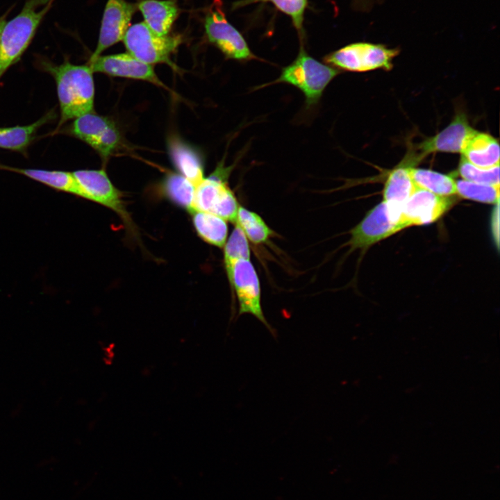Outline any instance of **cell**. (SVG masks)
Masks as SVG:
<instances>
[{
  "label": "cell",
  "instance_id": "6da1fadb",
  "mask_svg": "<svg viewBox=\"0 0 500 500\" xmlns=\"http://www.w3.org/2000/svg\"><path fill=\"white\" fill-rule=\"evenodd\" d=\"M41 67L53 77L56 83L60 108L57 129L71 119L93 112L94 83L93 72L88 64L77 65L65 60L55 65L42 61Z\"/></svg>",
  "mask_w": 500,
  "mask_h": 500
},
{
  "label": "cell",
  "instance_id": "7a4b0ae2",
  "mask_svg": "<svg viewBox=\"0 0 500 500\" xmlns=\"http://www.w3.org/2000/svg\"><path fill=\"white\" fill-rule=\"evenodd\" d=\"M55 0H26L21 12L6 22L0 34V79L19 60Z\"/></svg>",
  "mask_w": 500,
  "mask_h": 500
},
{
  "label": "cell",
  "instance_id": "3957f363",
  "mask_svg": "<svg viewBox=\"0 0 500 500\" xmlns=\"http://www.w3.org/2000/svg\"><path fill=\"white\" fill-rule=\"evenodd\" d=\"M338 74V69L317 60L301 47L295 60L283 67L271 84L294 86L303 94L306 106L312 107L317 104L326 86Z\"/></svg>",
  "mask_w": 500,
  "mask_h": 500
},
{
  "label": "cell",
  "instance_id": "277c9868",
  "mask_svg": "<svg viewBox=\"0 0 500 500\" xmlns=\"http://www.w3.org/2000/svg\"><path fill=\"white\" fill-rule=\"evenodd\" d=\"M231 169L232 167H225L221 162L209 176L196 185L194 212H210L235 223L240 205L228 185Z\"/></svg>",
  "mask_w": 500,
  "mask_h": 500
},
{
  "label": "cell",
  "instance_id": "5b68a950",
  "mask_svg": "<svg viewBox=\"0 0 500 500\" xmlns=\"http://www.w3.org/2000/svg\"><path fill=\"white\" fill-rule=\"evenodd\" d=\"M122 40L128 53L139 60L152 65L166 63L173 67L170 56L183 42V36L158 35L142 22L129 26Z\"/></svg>",
  "mask_w": 500,
  "mask_h": 500
},
{
  "label": "cell",
  "instance_id": "8992f818",
  "mask_svg": "<svg viewBox=\"0 0 500 500\" xmlns=\"http://www.w3.org/2000/svg\"><path fill=\"white\" fill-rule=\"evenodd\" d=\"M399 53L383 44L356 42L348 44L324 57L332 67L350 72H364L376 69L390 70Z\"/></svg>",
  "mask_w": 500,
  "mask_h": 500
},
{
  "label": "cell",
  "instance_id": "52a82bcc",
  "mask_svg": "<svg viewBox=\"0 0 500 500\" xmlns=\"http://www.w3.org/2000/svg\"><path fill=\"white\" fill-rule=\"evenodd\" d=\"M406 228L401 207L383 201L351 231L348 244L351 249H365Z\"/></svg>",
  "mask_w": 500,
  "mask_h": 500
},
{
  "label": "cell",
  "instance_id": "ba28073f",
  "mask_svg": "<svg viewBox=\"0 0 500 500\" xmlns=\"http://www.w3.org/2000/svg\"><path fill=\"white\" fill-rule=\"evenodd\" d=\"M208 40L228 58L249 61L257 57L242 34L227 20L221 0H213L204 21Z\"/></svg>",
  "mask_w": 500,
  "mask_h": 500
},
{
  "label": "cell",
  "instance_id": "9c48e42d",
  "mask_svg": "<svg viewBox=\"0 0 500 500\" xmlns=\"http://www.w3.org/2000/svg\"><path fill=\"white\" fill-rule=\"evenodd\" d=\"M69 133L83 141L106 159L121 144V135L109 118L89 112L74 119Z\"/></svg>",
  "mask_w": 500,
  "mask_h": 500
},
{
  "label": "cell",
  "instance_id": "30bf717a",
  "mask_svg": "<svg viewBox=\"0 0 500 500\" xmlns=\"http://www.w3.org/2000/svg\"><path fill=\"white\" fill-rule=\"evenodd\" d=\"M229 284L238 299L239 315H252L274 334L263 314L260 281L250 259H240L234 262Z\"/></svg>",
  "mask_w": 500,
  "mask_h": 500
},
{
  "label": "cell",
  "instance_id": "8fae6325",
  "mask_svg": "<svg viewBox=\"0 0 500 500\" xmlns=\"http://www.w3.org/2000/svg\"><path fill=\"white\" fill-rule=\"evenodd\" d=\"M72 174L81 188L83 198L109 208L119 215L124 223L131 224L119 191L103 169H81Z\"/></svg>",
  "mask_w": 500,
  "mask_h": 500
},
{
  "label": "cell",
  "instance_id": "7c38bea8",
  "mask_svg": "<svg viewBox=\"0 0 500 500\" xmlns=\"http://www.w3.org/2000/svg\"><path fill=\"white\" fill-rule=\"evenodd\" d=\"M137 10V3L126 0L107 1L97 45L90 60L101 56L105 49L123 40Z\"/></svg>",
  "mask_w": 500,
  "mask_h": 500
},
{
  "label": "cell",
  "instance_id": "4fadbf2b",
  "mask_svg": "<svg viewBox=\"0 0 500 500\" xmlns=\"http://www.w3.org/2000/svg\"><path fill=\"white\" fill-rule=\"evenodd\" d=\"M449 197L436 195L417 188L401 207V218L406 228L435 222L451 207Z\"/></svg>",
  "mask_w": 500,
  "mask_h": 500
},
{
  "label": "cell",
  "instance_id": "5bb4252c",
  "mask_svg": "<svg viewBox=\"0 0 500 500\" xmlns=\"http://www.w3.org/2000/svg\"><path fill=\"white\" fill-rule=\"evenodd\" d=\"M93 72L110 76L147 81L163 85L156 74L153 65L145 63L127 53L99 56L89 60Z\"/></svg>",
  "mask_w": 500,
  "mask_h": 500
},
{
  "label": "cell",
  "instance_id": "9a60e30c",
  "mask_svg": "<svg viewBox=\"0 0 500 500\" xmlns=\"http://www.w3.org/2000/svg\"><path fill=\"white\" fill-rule=\"evenodd\" d=\"M475 131L465 115L460 113L444 129L419 144L418 149L424 156L433 152L461 153Z\"/></svg>",
  "mask_w": 500,
  "mask_h": 500
},
{
  "label": "cell",
  "instance_id": "2e32d148",
  "mask_svg": "<svg viewBox=\"0 0 500 500\" xmlns=\"http://www.w3.org/2000/svg\"><path fill=\"white\" fill-rule=\"evenodd\" d=\"M137 3L144 23L158 35H169L179 14L175 0H141Z\"/></svg>",
  "mask_w": 500,
  "mask_h": 500
},
{
  "label": "cell",
  "instance_id": "e0dca14e",
  "mask_svg": "<svg viewBox=\"0 0 500 500\" xmlns=\"http://www.w3.org/2000/svg\"><path fill=\"white\" fill-rule=\"evenodd\" d=\"M471 164L483 169L499 165V144L492 135L476 131L470 136L461 153Z\"/></svg>",
  "mask_w": 500,
  "mask_h": 500
},
{
  "label": "cell",
  "instance_id": "ac0fdd59",
  "mask_svg": "<svg viewBox=\"0 0 500 500\" xmlns=\"http://www.w3.org/2000/svg\"><path fill=\"white\" fill-rule=\"evenodd\" d=\"M54 117L49 112L36 122L25 126L0 127V148L24 153L33 141L38 129Z\"/></svg>",
  "mask_w": 500,
  "mask_h": 500
},
{
  "label": "cell",
  "instance_id": "d6986e66",
  "mask_svg": "<svg viewBox=\"0 0 500 500\" xmlns=\"http://www.w3.org/2000/svg\"><path fill=\"white\" fill-rule=\"evenodd\" d=\"M409 170V167L394 169L385 181L383 196V201L402 207L417 189Z\"/></svg>",
  "mask_w": 500,
  "mask_h": 500
},
{
  "label": "cell",
  "instance_id": "ffe728a7",
  "mask_svg": "<svg viewBox=\"0 0 500 500\" xmlns=\"http://www.w3.org/2000/svg\"><path fill=\"white\" fill-rule=\"evenodd\" d=\"M55 190L83 197L81 188L72 172L38 169L8 168Z\"/></svg>",
  "mask_w": 500,
  "mask_h": 500
},
{
  "label": "cell",
  "instance_id": "44dd1931",
  "mask_svg": "<svg viewBox=\"0 0 500 500\" xmlns=\"http://www.w3.org/2000/svg\"><path fill=\"white\" fill-rule=\"evenodd\" d=\"M169 153L172 162L180 174L195 185L203 178V167L199 155L189 146L178 140L169 145Z\"/></svg>",
  "mask_w": 500,
  "mask_h": 500
},
{
  "label": "cell",
  "instance_id": "7402d4cb",
  "mask_svg": "<svg viewBox=\"0 0 500 500\" xmlns=\"http://www.w3.org/2000/svg\"><path fill=\"white\" fill-rule=\"evenodd\" d=\"M192 222L199 236L209 244L223 248L228 236L226 221L214 214L194 211Z\"/></svg>",
  "mask_w": 500,
  "mask_h": 500
},
{
  "label": "cell",
  "instance_id": "603a6c76",
  "mask_svg": "<svg viewBox=\"0 0 500 500\" xmlns=\"http://www.w3.org/2000/svg\"><path fill=\"white\" fill-rule=\"evenodd\" d=\"M409 170L417 188L441 197L456 194V181L450 175L411 167Z\"/></svg>",
  "mask_w": 500,
  "mask_h": 500
},
{
  "label": "cell",
  "instance_id": "cb8c5ba5",
  "mask_svg": "<svg viewBox=\"0 0 500 500\" xmlns=\"http://www.w3.org/2000/svg\"><path fill=\"white\" fill-rule=\"evenodd\" d=\"M234 224L238 225L247 240L254 244L266 243L274 234L258 214L240 206Z\"/></svg>",
  "mask_w": 500,
  "mask_h": 500
},
{
  "label": "cell",
  "instance_id": "d4e9b609",
  "mask_svg": "<svg viewBox=\"0 0 500 500\" xmlns=\"http://www.w3.org/2000/svg\"><path fill=\"white\" fill-rule=\"evenodd\" d=\"M165 194L176 204L194 212V199L196 185L180 174L167 175L163 184Z\"/></svg>",
  "mask_w": 500,
  "mask_h": 500
},
{
  "label": "cell",
  "instance_id": "484cf974",
  "mask_svg": "<svg viewBox=\"0 0 500 500\" xmlns=\"http://www.w3.org/2000/svg\"><path fill=\"white\" fill-rule=\"evenodd\" d=\"M224 265L230 283L234 262L240 259H250L249 240L242 230L236 224L224 246Z\"/></svg>",
  "mask_w": 500,
  "mask_h": 500
},
{
  "label": "cell",
  "instance_id": "4316f807",
  "mask_svg": "<svg viewBox=\"0 0 500 500\" xmlns=\"http://www.w3.org/2000/svg\"><path fill=\"white\" fill-rule=\"evenodd\" d=\"M456 194L466 199L498 204L499 185L476 183L463 179L456 181Z\"/></svg>",
  "mask_w": 500,
  "mask_h": 500
},
{
  "label": "cell",
  "instance_id": "83f0119b",
  "mask_svg": "<svg viewBox=\"0 0 500 500\" xmlns=\"http://www.w3.org/2000/svg\"><path fill=\"white\" fill-rule=\"evenodd\" d=\"M458 173L465 181L476 183L499 185V165L483 169L471 164L461 157Z\"/></svg>",
  "mask_w": 500,
  "mask_h": 500
},
{
  "label": "cell",
  "instance_id": "f1b7e54d",
  "mask_svg": "<svg viewBox=\"0 0 500 500\" xmlns=\"http://www.w3.org/2000/svg\"><path fill=\"white\" fill-rule=\"evenodd\" d=\"M253 1H269L280 11L288 15L292 19L293 24L299 32L303 30L304 12L307 6V0H252Z\"/></svg>",
  "mask_w": 500,
  "mask_h": 500
},
{
  "label": "cell",
  "instance_id": "f546056e",
  "mask_svg": "<svg viewBox=\"0 0 500 500\" xmlns=\"http://www.w3.org/2000/svg\"><path fill=\"white\" fill-rule=\"evenodd\" d=\"M378 0H355L354 5L357 9L361 10H369Z\"/></svg>",
  "mask_w": 500,
  "mask_h": 500
},
{
  "label": "cell",
  "instance_id": "4dcf8cb0",
  "mask_svg": "<svg viewBox=\"0 0 500 500\" xmlns=\"http://www.w3.org/2000/svg\"><path fill=\"white\" fill-rule=\"evenodd\" d=\"M6 14L0 17V34L1 32V30L4 26V24L6 22Z\"/></svg>",
  "mask_w": 500,
  "mask_h": 500
}]
</instances>
